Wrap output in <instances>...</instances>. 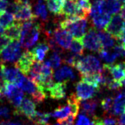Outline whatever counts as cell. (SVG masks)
Masks as SVG:
<instances>
[{
    "mask_svg": "<svg viewBox=\"0 0 125 125\" xmlns=\"http://www.w3.org/2000/svg\"><path fill=\"white\" fill-rule=\"evenodd\" d=\"M10 116V110L7 107H0V117L7 118Z\"/></svg>",
    "mask_w": 125,
    "mask_h": 125,
    "instance_id": "cell-41",
    "label": "cell"
},
{
    "mask_svg": "<svg viewBox=\"0 0 125 125\" xmlns=\"http://www.w3.org/2000/svg\"><path fill=\"white\" fill-rule=\"evenodd\" d=\"M108 70V72L111 74L112 79L114 81H120L124 77H125V69L122 63L112 65V64H107L103 65Z\"/></svg>",
    "mask_w": 125,
    "mask_h": 125,
    "instance_id": "cell-16",
    "label": "cell"
},
{
    "mask_svg": "<svg viewBox=\"0 0 125 125\" xmlns=\"http://www.w3.org/2000/svg\"><path fill=\"white\" fill-rule=\"evenodd\" d=\"M69 50L73 53L81 56L84 53V45L80 39H75L70 44Z\"/></svg>",
    "mask_w": 125,
    "mask_h": 125,
    "instance_id": "cell-32",
    "label": "cell"
},
{
    "mask_svg": "<svg viewBox=\"0 0 125 125\" xmlns=\"http://www.w3.org/2000/svg\"><path fill=\"white\" fill-rule=\"evenodd\" d=\"M120 2H125V0H119Z\"/></svg>",
    "mask_w": 125,
    "mask_h": 125,
    "instance_id": "cell-51",
    "label": "cell"
},
{
    "mask_svg": "<svg viewBox=\"0 0 125 125\" xmlns=\"http://www.w3.org/2000/svg\"><path fill=\"white\" fill-rule=\"evenodd\" d=\"M98 53H99V56L100 58L108 63L114 62L115 59L118 57L114 51L110 52V51L107 50L106 49H101Z\"/></svg>",
    "mask_w": 125,
    "mask_h": 125,
    "instance_id": "cell-30",
    "label": "cell"
},
{
    "mask_svg": "<svg viewBox=\"0 0 125 125\" xmlns=\"http://www.w3.org/2000/svg\"><path fill=\"white\" fill-rule=\"evenodd\" d=\"M81 42L84 46L89 50L99 52L102 49L96 30L93 27H91L81 38Z\"/></svg>",
    "mask_w": 125,
    "mask_h": 125,
    "instance_id": "cell-8",
    "label": "cell"
},
{
    "mask_svg": "<svg viewBox=\"0 0 125 125\" xmlns=\"http://www.w3.org/2000/svg\"><path fill=\"white\" fill-rule=\"evenodd\" d=\"M54 78L57 81H68L69 80H74L75 73L69 66H63L55 72Z\"/></svg>",
    "mask_w": 125,
    "mask_h": 125,
    "instance_id": "cell-18",
    "label": "cell"
},
{
    "mask_svg": "<svg viewBox=\"0 0 125 125\" xmlns=\"http://www.w3.org/2000/svg\"><path fill=\"white\" fill-rule=\"evenodd\" d=\"M0 125H24L19 122H11V121H2L0 122Z\"/></svg>",
    "mask_w": 125,
    "mask_h": 125,
    "instance_id": "cell-44",
    "label": "cell"
},
{
    "mask_svg": "<svg viewBox=\"0 0 125 125\" xmlns=\"http://www.w3.org/2000/svg\"><path fill=\"white\" fill-rule=\"evenodd\" d=\"M36 19L39 18L42 22H46L48 20V13L45 8L43 0H37L34 5V13Z\"/></svg>",
    "mask_w": 125,
    "mask_h": 125,
    "instance_id": "cell-23",
    "label": "cell"
},
{
    "mask_svg": "<svg viewBox=\"0 0 125 125\" xmlns=\"http://www.w3.org/2000/svg\"><path fill=\"white\" fill-rule=\"evenodd\" d=\"M33 0H14V2L22 5H31Z\"/></svg>",
    "mask_w": 125,
    "mask_h": 125,
    "instance_id": "cell-45",
    "label": "cell"
},
{
    "mask_svg": "<svg viewBox=\"0 0 125 125\" xmlns=\"http://www.w3.org/2000/svg\"><path fill=\"white\" fill-rule=\"evenodd\" d=\"M120 125H125V124H120Z\"/></svg>",
    "mask_w": 125,
    "mask_h": 125,
    "instance_id": "cell-53",
    "label": "cell"
},
{
    "mask_svg": "<svg viewBox=\"0 0 125 125\" xmlns=\"http://www.w3.org/2000/svg\"><path fill=\"white\" fill-rule=\"evenodd\" d=\"M50 49V48L47 42H40L38 45H36V47L33 49L31 52L35 60L38 61V62H42L45 55L48 53Z\"/></svg>",
    "mask_w": 125,
    "mask_h": 125,
    "instance_id": "cell-21",
    "label": "cell"
},
{
    "mask_svg": "<svg viewBox=\"0 0 125 125\" xmlns=\"http://www.w3.org/2000/svg\"><path fill=\"white\" fill-rule=\"evenodd\" d=\"M75 117L73 115H69V117H67L64 120H57V123L61 125H74V120Z\"/></svg>",
    "mask_w": 125,
    "mask_h": 125,
    "instance_id": "cell-38",
    "label": "cell"
},
{
    "mask_svg": "<svg viewBox=\"0 0 125 125\" xmlns=\"http://www.w3.org/2000/svg\"><path fill=\"white\" fill-rule=\"evenodd\" d=\"M121 4L119 0H106L105 12L109 14H116L121 10Z\"/></svg>",
    "mask_w": 125,
    "mask_h": 125,
    "instance_id": "cell-29",
    "label": "cell"
},
{
    "mask_svg": "<svg viewBox=\"0 0 125 125\" xmlns=\"http://www.w3.org/2000/svg\"><path fill=\"white\" fill-rule=\"evenodd\" d=\"M1 89L2 96L7 97L9 102L14 107V108L19 106L24 96L23 91L19 87L13 83L3 81Z\"/></svg>",
    "mask_w": 125,
    "mask_h": 125,
    "instance_id": "cell-4",
    "label": "cell"
},
{
    "mask_svg": "<svg viewBox=\"0 0 125 125\" xmlns=\"http://www.w3.org/2000/svg\"><path fill=\"white\" fill-rule=\"evenodd\" d=\"M124 5H125V2H124Z\"/></svg>",
    "mask_w": 125,
    "mask_h": 125,
    "instance_id": "cell-55",
    "label": "cell"
},
{
    "mask_svg": "<svg viewBox=\"0 0 125 125\" xmlns=\"http://www.w3.org/2000/svg\"><path fill=\"white\" fill-rule=\"evenodd\" d=\"M120 11H121V16H122V18H123V19L125 21V5L122 7Z\"/></svg>",
    "mask_w": 125,
    "mask_h": 125,
    "instance_id": "cell-46",
    "label": "cell"
},
{
    "mask_svg": "<svg viewBox=\"0 0 125 125\" xmlns=\"http://www.w3.org/2000/svg\"><path fill=\"white\" fill-rule=\"evenodd\" d=\"M52 114L50 112H37L33 122L36 125H45L48 124L49 120Z\"/></svg>",
    "mask_w": 125,
    "mask_h": 125,
    "instance_id": "cell-31",
    "label": "cell"
},
{
    "mask_svg": "<svg viewBox=\"0 0 125 125\" xmlns=\"http://www.w3.org/2000/svg\"><path fill=\"white\" fill-rule=\"evenodd\" d=\"M15 22L16 21L13 14L8 11H3L0 13V26L4 29H7V27L13 25Z\"/></svg>",
    "mask_w": 125,
    "mask_h": 125,
    "instance_id": "cell-27",
    "label": "cell"
},
{
    "mask_svg": "<svg viewBox=\"0 0 125 125\" xmlns=\"http://www.w3.org/2000/svg\"><path fill=\"white\" fill-rule=\"evenodd\" d=\"M0 68H1L3 81L17 84L23 76L20 73L19 69L15 65L14 67H10L7 66L2 62H1L0 63Z\"/></svg>",
    "mask_w": 125,
    "mask_h": 125,
    "instance_id": "cell-9",
    "label": "cell"
},
{
    "mask_svg": "<svg viewBox=\"0 0 125 125\" xmlns=\"http://www.w3.org/2000/svg\"><path fill=\"white\" fill-rule=\"evenodd\" d=\"M118 121L111 116L106 117L104 120V125H117Z\"/></svg>",
    "mask_w": 125,
    "mask_h": 125,
    "instance_id": "cell-42",
    "label": "cell"
},
{
    "mask_svg": "<svg viewBox=\"0 0 125 125\" xmlns=\"http://www.w3.org/2000/svg\"><path fill=\"white\" fill-rule=\"evenodd\" d=\"M55 125H61V124H55Z\"/></svg>",
    "mask_w": 125,
    "mask_h": 125,
    "instance_id": "cell-52",
    "label": "cell"
},
{
    "mask_svg": "<svg viewBox=\"0 0 125 125\" xmlns=\"http://www.w3.org/2000/svg\"><path fill=\"white\" fill-rule=\"evenodd\" d=\"M21 54V44L18 40L10 41L7 46L0 51L1 62H15Z\"/></svg>",
    "mask_w": 125,
    "mask_h": 125,
    "instance_id": "cell-5",
    "label": "cell"
},
{
    "mask_svg": "<svg viewBox=\"0 0 125 125\" xmlns=\"http://www.w3.org/2000/svg\"><path fill=\"white\" fill-rule=\"evenodd\" d=\"M113 51L117 57H125V48L120 43L114 47Z\"/></svg>",
    "mask_w": 125,
    "mask_h": 125,
    "instance_id": "cell-39",
    "label": "cell"
},
{
    "mask_svg": "<svg viewBox=\"0 0 125 125\" xmlns=\"http://www.w3.org/2000/svg\"><path fill=\"white\" fill-rule=\"evenodd\" d=\"M2 83H0V101H2V89H1V88H2Z\"/></svg>",
    "mask_w": 125,
    "mask_h": 125,
    "instance_id": "cell-48",
    "label": "cell"
},
{
    "mask_svg": "<svg viewBox=\"0 0 125 125\" xmlns=\"http://www.w3.org/2000/svg\"><path fill=\"white\" fill-rule=\"evenodd\" d=\"M75 125H92V122L89 120L84 114H81L78 116V119L76 122Z\"/></svg>",
    "mask_w": 125,
    "mask_h": 125,
    "instance_id": "cell-37",
    "label": "cell"
},
{
    "mask_svg": "<svg viewBox=\"0 0 125 125\" xmlns=\"http://www.w3.org/2000/svg\"><path fill=\"white\" fill-rule=\"evenodd\" d=\"M18 3V2H17ZM19 4L14 16L16 22H22L24 21H31L36 19L35 15L32 12L31 5H22Z\"/></svg>",
    "mask_w": 125,
    "mask_h": 125,
    "instance_id": "cell-14",
    "label": "cell"
},
{
    "mask_svg": "<svg viewBox=\"0 0 125 125\" xmlns=\"http://www.w3.org/2000/svg\"><path fill=\"white\" fill-rule=\"evenodd\" d=\"M67 89V81H58L53 84L48 90L50 97L53 100H60L65 97Z\"/></svg>",
    "mask_w": 125,
    "mask_h": 125,
    "instance_id": "cell-15",
    "label": "cell"
},
{
    "mask_svg": "<svg viewBox=\"0 0 125 125\" xmlns=\"http://www.w3.org/2000/svg\"><path fill=\"white\" fill-rule=\"evenodd\" d=\"M122 65H123V66H124V69H125V62H124L123 63H122Z\"/></svg>",
    "mask_w": 125,
    "mask_h": 125,
    "instance_id": "cell-50",
    "label": "cell"
},
{
    "mask_svg": "<svg viewBox=\"0 0 125 125\" xmlns=\"http://www.w3.org/2000/svg\"><path fill=\"white\" fill-rule=\"evenodd\" d=\"M111 112L115 115L125 113V93H120L115 97Z\"/></svg>",
    "mask_w": 125,
    "mask_h": 125,
    "instance_id": "cell-17",
    "label": "cell"
},
{
    "mask_svg": "<svg viewBox=\"0 0 125 125\" xmlns=\"http://www.w3.org/2000/svg\"><path fill=\"white\" fill-rule=\"evenodd\" d=\"M47 7L51 13L56 15H61L66 0H45Z\"/></svg>",
    "mask_w": 125,
    "mask_h": 125,
    "instance_id": "cell-22",
    "label": "cell"
},
{
    "mask_svg": "<svg viewBox=\"0 0 125 125\" xmlns=\"http://www.w3.org/2000/svg\"><path fill=\"white\" fill-rule=\"evenodd\" d=\"M4 28L2 26H0V34H2V33H3V32H4Z\"/></svg>",
    "mask_w": 125,
    "mask_h": 125,
    "instance_id": "cell-49",
    "label": "cell"
},
{
    "mask_svg": "<svg viewBox=\"0 0 125 125\" xmlns=\"http://www.w3.org/2000/svg\"><path fill=\"white\" fill-rule=\"evenodd\" d=\"M8 2L7 0H0V13L6 11L8 7Z\"/></svg>",
    "mask_w": 125,
    "mask_h": 125,
    "instance_id": "cell-43",
    "label": "cell"
},
{
    "mask_svg": "<svg viewBox=\"0 0 125 125\" xmlns=\"http://www.w3.org/2000/svg\"><path fill=\"white\" fill-rule=\"evenodd\" d=\"M124 26V20L123 19L121 15L115 14V16L112 17V19H111L110 22L106 26L104 30L107 33L112 35L115 38L118 39Z\"/></svg>",
    "mask_w": 125,
    "mask_h": 125,
    "instance_id": "cell-11",
    "label": "cell"
},
{
    "mask_svg": "<svg viewBox=\"0 0 125 125\" xmlns=\"http://www.w3.org/2000/svg\"><path fill=\"white\" fill-rule=\"evenodd\" d=\"M88 20L86 18L78 16L66 17L58 23L60 28L66 30L72 37L76 39H81L84 37L86 32Z\"/></svg>",
    "mask_w": 125,
    "mask_h": 125,
    "instance_id": "cell-2",
    "label": "cell"
},
{
    "mask_svg": "<svg viewBox=\"0 0 125 125\" xmlns=\"http://www.w3.org/2000/svg\"><path fill=\"white\" fill-rule=\"evenodd\" d=\"M14 114L17 115H24L28 120L33 121L37 114L34 102L29 98H23L19 106L14 108Z\"/></svg>",
    "mask_w": 125,
    "mask_h": 125,
    "instance_id": "cell-6",
    "label": "cell"
},
{
    "mask_svg": "<svg viewBox=\"0 0 125 125\" xmlns=\"http://www.w3.org/2000/svg\"><path fill=\"white\" fill-rule=\"evenodd\" d=\"M42 25L40 22H35L33 20L22 22L20 35V44L24 49H30L38 42Z\"/></svg>",
    "mask_w": 125,
    "mask_h": 125,
    "instance_id": "cell-1",
    "label": "cell"
},
{
    "mask_svg": "<svg viewBox=\"0 0 125 125\" xmlns=\"http://www.w3.org/2000/svg\"><path fill=\"white\" fill-rule=\"evenodd\" d=\"M74 67L81 76L97 73L103 71V66L100 65V61L93 55H87L83 57H81L76 62Z\"/></svg>",
    "mask_w": 125,
    "mask_h": 125,
    "instance_id": "cell-3",
    "label": "cell"
},
{
    "mask_svg": "<svg viewBox=\"0 0 125 125\" xmlns=\"http://www.w3.org/2000/svg\"><path fill=\"white\" fill-rule=\"evenodd\" d=\"M81 56L80 55H77V54H74V53H69V54H66L64 57V62L67 65H69L70 66H74L76 62H77L78 59L80 58Z\"/></svg>",
    "mask_w": 125,
    "mask_h": 125,
    "instance_id": "cell-36",
    "label": "cell"
},
{
    "mask_svg": "<svg viewBox=\"0 0 125 125\" xmlns=\"http://www.w3.org/2000/svg\"><path fill=\"white\" fill-rule=\"evenodd\" d=\"M97 35H98V38H99L100 44H101L102 49L111 48L115 44L114 39L111 36V34H109L108 33H107L106 31L100 30V31L97 32Z\"/></svg>",
    "mask_w": 125,
    "mask_h": 125,
    "instance_id": "cell-24",
    "label": "cell"
},
{
    "mask_svg": "<svg viewBox=\"0 0 125 125\" xmlns=\"http://www.w3.org/2000/svg\"><path fill=\"white\" fill-rule=\"evenodd\" d=\"M62 14L66 17L78 16L87 19L88 16V14H87L84 10H82L78 6L77 0H66Z\"/></svg>",
    "mask_w": 125,
    "mask_h": 125,
    "instance_id": "cell-13",
    "label": "cell"
},
{
    "mask_svg": "<svg viewBox=\"0 0 125 125\" xmlns=\"http://www.w3.org/2000/svg\"><path fill=\"white\" fill-rule=\"evenodd\" d=\"M21 28H22V22H15L13 25L4 30L3 34L7 36L10 41L19 40L21 35Z\"/></svg>",
    "mask_w": 125,
    "mask_h": 125,
    "instance_id": "cell-19",
    "label": "cell"
},
{
    "mask_svg": "<svg viewBox=\"0 0 125 125\" xmlns=\"http://www.w3.org/2000/svg\"><path fill=\"white\" fill-rule=\"evenodd\" d=\"M48 65H50L51 68L57 69L61 65V64L62 63V60L61 58L58 53H53L50 57V59H48L46 62H45Z\"/></svg>",
    "mask_w": 125,
    "mask_h": 125,
    "instance_id": "cell-33",
    "label": "cell"
},
{
    "mask_svg": "<svg viewBox=\"0 0 125 125\" xmlns=\"http://www.w3.org/2000/svg\"><path fill=\"white\" fill-rule=\"evenodd\" d=\"M99 92V88L93 85L81 81L76 84V96L79 100H85L93 98Z\"/></svg>",
    "mask_w": 125,
    "mask_h": 125,
    "instance_id": "cell-7",
    "label": "cell"
},
{
    "mask_svg": "<svg viewBox=\"0 0 125 125\" xmlns=\"http://www.w3.org/2000/svg\"><path fill=\"white\" fill-rule=\"evenodd\" d=\"M120 82L122 87H125V77H124L123 79H122V80Z\"/></svg>",
    "mask_w": 125,
    "mask_h": 125,
    "instance_id": "cell-47",
    "label": "cell"
},
{
    "mask_svg": "<svg viewBox=\"0 0 125 125\" xmlns=\"http://www.w3.org/2000/svg\"><path fill=\"white\" fill-rule=\"evenodd\" d=\"M31 96L33 99V100H34V102L40 104L45 100V97H46V93H45L42 89H41L40 88H38V89L32 94Z\"/></svg>",
    "mask_w": 125,
    "mask_h": 125,
    "instance_id": "cell-35",
    "label": "cell"
},
{
    "mask_svg": "<svg viewBox=\"0 0 125 125\" xmlns=\"http://www.w3.org/2000/svg\"><path fill=\"white\" fill-rule=\"evenodd\" d=\"M79 101L80 100L77 99V96L73 93H72L68 97V100H67V104H69L70 109H71V115L75 118L78 115L79 109H80V103H79Z\"/></svg>",
    "mask_w": 125,
    "mask_h": 125,
    "instance_id": "cell-28",
    "label": "cell"
},
{
    "mask_svg": "<svg viewBox=\"0 0 125 125\" xmlns=\"http://www.w3.org/2000/svg\"><path fill=\"white\" fill-rule=\"evenodd\" d=\"M113 100L112 97H106V98L103 99L100 102V106H101L102 109L105 113H108L112 111V105H113Z\"/></svg>",
    "mask_w": 125,
    "mask_h": 125,
    "instance_id": "cell-34",
    "label": "cell"
},
{
    "mask_svg": "<svg viewBox=\"0 0 125 125\" xmlns=\"http://www.w3.org/2000/svg\"><path fill=\"white\" fill-rule=\"evenodd\" d=\"M52 36L57 44L63 50H68L72 42V36L66 30L58 27H55L53 30Z\"/></svg>",
    "mask_w": 125,
    "mask_h": 125,
    "instance_id": "cell-12",
    "label": "cell"
},
{
    "mask_svg": "<svg viewBox=\"0 0 125 125\" xmlns=\"http://www.w3.org/2000/svg\"><path fill=\"white\" fill-rule=\"evenodd\" d=\"M82 112L91 116H93L97 107V101L96 100H90L83 101L81 104Z\"/></svg>",
    "mask_w": 125,
    "mask_h": 125,
    "instance_id": "cell-26",
    "label": "cell"
},
{
    "mask_svg": "<svg viewBox=\"0 0 125 125\" xmlns=\"http://www.w3.org/2000/svg\"><path fill=\"white\" fill-rule=\"evenodd\" d=\"M51 114L52 116L57 118V120H64V119L69 117V114H71V109H70V107L69 106V104L59 106L53 112H51Z\"/></svg>",
    "mask_w": 125,
    "mask_h": 125,
    "instance_id": "cell-25",
    "label": "cell"
},
{
    "mask_svg": "<svg viewBox=\"0 0 125 125\" xmlns=\"http://www.w3.org/2000/svg\"><path fill=\"white\" fill-rule=\"evenodd\" d=\"M34 57H33L32 52L26 50L22 55H20L19 58L18 59V62L15 64V66L19 69L21 73L27 76L33 64L34 63Z\"/></svg>",
    "mask_w": 125,
    "mask_h": 125,
    "instance_id": "cell-10",
    "label": "cell"
},
{
    "mask_svg": "<svg viewBox=\"0 0 125 125\" xmlns=\"http://www.w3.org/2000/svg\"><path fill=\"white\" fill-rule=\"evenodd\" d=\"M10 40L9 39L7 36L2 34H0V51H1L4 47H6L7 45L10 43Z\"/></svg>",
    "mask_w": 125,
    "mask_h": 125,
    "instance_id": "cell-40",
    "label": "cell"
},
{
    "mask_svg": "<svg viewBox=\"0 0 125 125\" xmlns=\"http://www.w3.org/2000/svg\"><path fill=\"white\" fill-rule=\"evenodd\" d=\"M45 125H50V124H45Z\"/></svg>",
    "mask_w": 125,
    "mask_h": 125,
    "instance_id": "cell-54",
    "label": "cell"
},
{
    "mask_svg": "<svg viewBox=\"0 0 125 125\" xmlns=\"http://www.w3.org/2000/svg\"><path fill=\"white\" fill-rule=\"evenodd\" d=\"M91 18H92V22H93V26H95L96 28L100 29V30L105 28L106 26L108 25V22H110V20H111L110 14L106 13V12L93 15V16H92Z\"/></svg>",
    "mask_w": 125,
    "mask_h": 125,
    "instance_id": "cell-20",
    "label": "cell"
}]
</instances>
